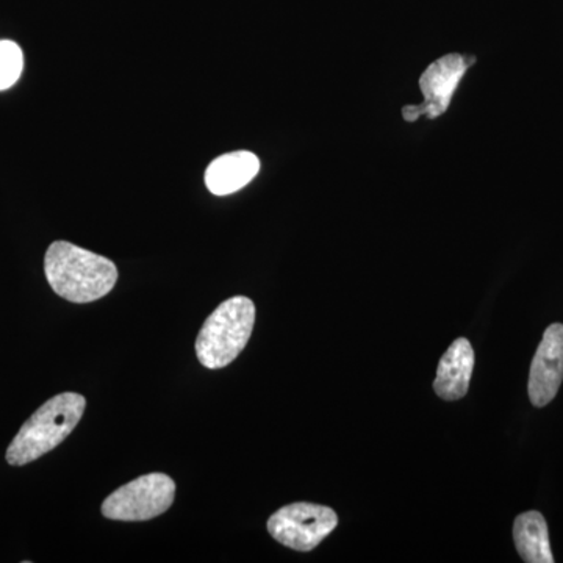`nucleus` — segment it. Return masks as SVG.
<instances>
[{"mask_svg": "<svg viewBox=\"0 0 563 563\" xmlns=\"http://www.w3.org/2000/svg\"><path fill=\"white\" fill-rule=\"evenodd\" d=\"M339 526V517L331 507L310 503H295L282 507L268 520V532L274 540L291 550L309 553Z\"/></svg>", "mask_w": 563, "mask_h": 563, "instance_id": "39448f33", "label": "nucleus"}, {"mask_svg": "<svg viewBox=\"0 0 563 563\" xmlns=\"http://www.w3.org/2000/svg\"><path fill=\"white\" fill-rule=\"evenodd\" d=\"M87 399L79 393H60L36 410L7 450V462L27 465L68 439L84 417Z\"/></svg>", "mask_w": 563, "mask_h": 563, "instance_id": "f03ea898", "label": "nucleus"}, {"mask_svg": "<svg viewBox=\"0 0 563 563\" xmlns=\"http://www.w3.org/2000/svg\"><path fill=\"white\" fill-rule=\"evenodd\" d=\"M563 380V324H553L544 332L542 343L529 374V398L536 407L548 406Z\"/></svg>", "mask_w": 563, "mask_h": 563, "instance_id": "0eeeda50", "label": "nucleus"}, {"mask_svg": "<svg viewBox=\"0 0 563 563\" xmlns=\"http://www.w3.org/2000/svg\"><path fill=\"white\" fill-rule=\"evenodd\" d=\"M44 273L52 290L76 303L98 301L113 290L118 280L113 262L68 242L51 244Z\"/></svg>", "mask_w": 563, "mask_h": 563, "instance_id": "f257e3e1", "label": "nucleus"}, {"mask_svg": "<svg viewBox=\"0 0 563 563\" xmlns=\"http://www.w3.org/2000/svg\"><path fill=\"white\" fill-rule=\"evenodd\" d=\"M474 369V351L466 339H457L448 351L437 369L433 390L444 401H457L466 395Z\"/></svg>", "mask_w": 563, "mask_h": 563, "instance_id": "6e6552de", "label": "nucleus"}, {"mask_svg": "<svg viewBox=\"0 0 563 563\" xmlns=\"http://www.w3.org/2000/svg\"><path fill=\"white\" fill-rule=\"evenodd\" d=\"M261 172V161L250 151L221 155L206 172L207 188L214 196H228L242 190Z\"/></svg>", "mask_w": 563, "mask_h": 563, "instance_id": "1a4fd4ad", "label": "nucleus"}, {"mask_svg": "<svg viewBox=\"0 0 563 563\" xmlns=\"http://www.w3.org/2000/svg\"><path fill=\"white\" fill-rule=\"evenodd\" d=\"M24 69V54L14 41H0V91L9 90Z\"/></svg>", "mask_w": 563, "mask_h": 563, "instance_id": "9b49d317", "label": "nucleus"}, {"mask_svg": "<svg viewBox=\"0 0 563 563\" xmlns=\"http://www.w3.org/2000/svg\"><path fill=\"white\" fill-rule=\"evenodd\" d=\"M176 484L168 474H144L111 493L102 504V515L114 521H147L173 506Z\"/></svg>", "mask_w": 563, "mask_h": 563, "instance_id": "20e7f679", "label": "nucleus"}, {"mask_svg": "<svg viewBox=\"0 0 563 563\" xmlns=\"http://www.w3.org/2000/svg\"><path fill=\"white\" fill-rule=\"evenodd\" d=\"M514 540L518 554L528 563H554L550 532L540 512L521 514L514 525Z\"/></svg>", "mask_w": 563, "mask_h": 563, "instance_id": "9d476101", "label": "nucleus"}, {"mask_svg": "<svg viewBox=\"0 0 563 563\" xmlns=\"http://www.w3.org/2000/svg\"><path fill=\"white\" fill-rule=\"evenodd\" d=\"M476 62L474 57H465L461 54H448L428 66L421 74L420 88L424 102L420 106H407L402 109L404 120L413 122L418 118L426 117L435 120L450 109L459 84L465 76L466 69Z\"/></svg>", "mask_w": 563, "mask_h": 563, "instance_id": "423d86ee", "label": "nucleus"}, {"mask_svg": "<svg viewBox=\"0 0 563 563\" xmlns=\"http://www.w3.org/2000/svg\"><path fill=\"white\" fill-rule=\"evenodd\" d=\"M255 322V306L246 296L228 299L203 322L196 354L206 368L231 365L250 342Z\"/></svg>", "mask_w": 563, "mask_h": 563, "instance_id": "7ed1b4c3", "label": "nucleus"}]
</instances>
